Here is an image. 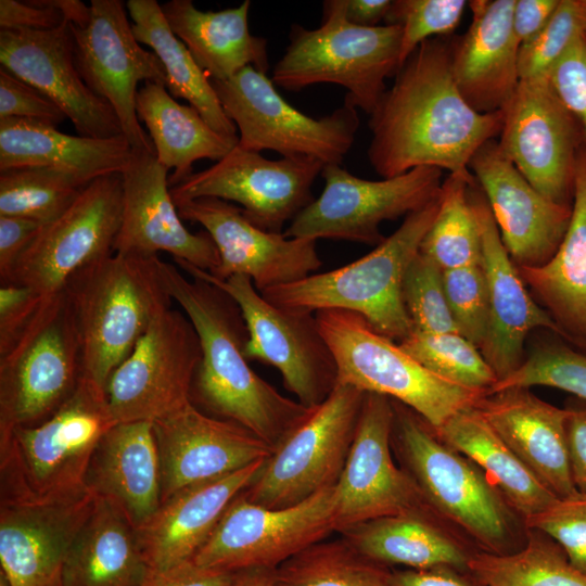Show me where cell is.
<instances>
[{
	"label": "cell",
	"instance_id": "6da1fadb",
	"mask_svg": "<svg viewBox=\"0 0 586 586\" xmlns=\"http://www.w3.org/2000/svg\"><path fill=\"white\" fill-rule=\"evenodd\" d=\"M502 123L504 111L483 114L467 103L451 75L450 42L431 38L404 62L370 114L368 160L382 178L422 166L467 173Z\"/></svg>",
	"mask_w": 586,
	"mask_h": 586
},
{
	"label": "cell",
	"instance_id": "7a4b0ae2",
	"mask_svg": "<svg viewBox=\"0 0 586 586\" xmlns=\"http://www.w3.org/2000/svg\"><path fill=\"white\" fill-rule=\"evenodd\" d=\"M169 295L193 324L201 345L191 400L213 417L234 422L272 447L308 412L283 396L249 365V334L240 307L225 291L205 280L187 278L162 260Z\"/></svg>",
	"mask_w": 586,
	"mask_h": 586
},
{
	"label": "cell",
	"instance_id": "3957f363",
	"mask_svg": "<svg viewBox=\"0 0 586 586\" xmlns=\"http://www.w3.org/2000/svg\"><path fill=\"white\" fill-rule=\"evenodd\" d=\"M393 406V451L425 504L480 550H519L526 540L525 522L483 470L412 409L395 400Z\"/></svg>",
	"mask_w": 586,
	"mask_h": 586
},
{
	"label": "cell",
	"instance_id": "277c9868",
	"mask_svg": "<svg viewBox=\"0 0 586 586\" xmlns=\"http://www.w3.org/2000/svg\"><path fill=\"white\" fill-rule=\"evenodd\" d=\"M117 422L106 391L80 379L43 422L0 432V502H47L85 493L92 455Z\"/></svg>",
	"mask_w": 586,
	"mask_h": 586
},
{
	"label": "cell",
	"instance_id": "5b68a950",
	"mask_svg": "<svg viewBox=\"0 0 586 586\" xmlns=\"http://www.w3.org/2000/svg\"><path fill=\"white\" fill-rule=\"evenodd\" d=\"M162 259L115 253L77 271L66 283L82 346L84 377L106 391L154 318L173 298Z\"/></svg>",
	"mask_w": 586,
	"mask_h": 586
},
{
	"label": "cell",
	"instance_id": "8992f818",
	"mask_svg": "<svg viewBox=\"0 0 586 586\" xmlns=\"http://www.w3.org/2000/svg\"><path fill=\"white\" fill-rule=\"evenodd\" d=\"M441 194V192H440ZM440 208V195L407 215L402 225L367 255L340 268L260 292L279 308L316 314L340 309L364 317L380 334L398 343L413 332L403 302L405 272Z\"/></svg>",
	"mask_w": 586,
	"mask_h": 586
},
{
	"label": "cell",
	"instance_id": "52a82bcc",
	"mask_svg": "<svg viewBox=\"0 0 586 586\" xmlns=\"http://www.w3.org/2000/svg\"><path fill=\"white\" fill-rule=\"evenodd\" d=\"M402 27H360L349 23L343 0H327L318 28L293 25L290 43L273 67L271 80L289 91L316 84L347 90L344 104L369 115L386 91L385 79L400 67Z\"/></svg>",
	"mask_w": 586,
	"mask_h": 586
},
{
	"label": "cell",
	"instance_id": "ba28073f",
	"mask_svg": "<svg viewBox=\"0 0 586 586\" xmlns=\"http://www.w3.org/2000/svg\"><path fill=\"white\" fill-rule=\"evenodd\" d=\"M315 316L335 360L339 383L398 402L434 430L485 395L431 372L356 313L329 309Z\"/></svg>",
	"mask_w": 586,
	"mask_h": 586
},
{
	"label": "cell",
	"instance_id": "9c48e42d",
	"mask_svg": "<svg viewBox=\"0 0 586 586\" xmlns=\"http://www.w3.org/2000/svg\"><path fill=\"white\" fill-rule=\"evenodd\" d=\"M84 374L76 314L65 289L38 310L0 355V432L43 422L73 394Z\"/></svg>",
	"mask_w": 586,
	"mask_h": 586
},
{
	"label": "cell",
	"instance_id": "30bf717a",
	"mask_svg": "<svg viewBox=\"0 0 586 586\" xmlns=\"http://www.w3.org/2000/svg\"><path fill=\"white\" fill-rule=\"evenodd\" d=\"M366 393L336 383L275 446L253 482L249 501L280 509L334 486L353 443Z\"/></svg>",
	"mask_w": 586,
	"mask_h": 586
},
{
	"label": "cell",
	"instance_id": "8fae6325",
	"mask_svg": "<svg viewBox=\"0 0 586 586\" xmlns=\"http://www.w3.org/2000/svg\"><path fill=\"white\" fill-rule=\"evenodd\" d=\"M227 117L240 131L238 145L282 157H311L341 165L359 127L357 109L343 104L330 115L314 118L290 105L271 78L247 66L226 80H212Z\"/></svg>",
	"mask_w": 586,
	"mask_h": 586
},
{
	"label": "cell",
	"instance_id": "7c38bea8",
	"mask_svg": "<svg viewBox=\"0 0 586 586\" xmlns=\"http://www.w3.org/2000/svg\"><path fill=\"white\" fill-rule=\"evenodd\" d=\"M175 262L190 277L217 285L238 304L249 334L244 346L247 360L275 367L285 388L306 408L318 406L329 396L337 383V369L315 314L277 307L247 277L218 280L186 262Z\"/></svg>",
	"mask_w": 586,
	"mask_h": 586
},
{
	"label": "cell",
	"instance_id": "4fadbf2b",
	"mask_svg": "<svg viewBox=\"0 0 586 586\" xmlns=\"http://www.w3.org/2000/svg\"><path fill=\"white\" fill-rule=\"evenodd\" d=\"M443 170L422 166L402 175L367 180L337 164L324 165L321 194L286 227L283 234L317 241L344 240L378 245L380 225L417 212L441 192Z\"/></svg>",
	"mask_w": 586,
	"mask_h": 586
},
{
	"label": "cell",
	"instance_id": "5bb4252c",
	"mask_svg": "<svg viewBox=\"0 0 586 586\" xmlns=\"http://www.w3.org/2000/svg\"><path fill=\"white\" fill-rule=\"evenodd\" d=\"M334 509L335 485L280 509L251 502L240 493L192 560L201 566L230 573L275 570L336 533Z\"/></svg>",
	"mask_w": 586,
	"mask_h": 586
},
{
	"label": "cell",
	"instance_id": "9a60e30c",
	"mask_svg": "<svg viewBox=\"0 0 586 586\" xmlns=\"http://www.w3.org/2000/svg\"><path fill=\"white\" fill-rule=\"evenodd\" d=\"M201 356L187 315L173 307L160 313L107 382L115 421L154 422L191 403Z\"/></svg>",
	"mask_w": 586,
	"mask_h": 586
},
{
	"label": "cell",
	"instance_id": "2e32d148",
	"mask_svg": "<svg viewBox=\"0 0 586 586\" xmlns=\"http://www.w3.org/2000/svg\"><path fill=\"white\" fill-rule=\"evenodd\" d=\"M126 9L120 0H91L89 20L68 23L74 62L87 87L113 107L131 149L155 151L137 116V86L166 87V73L158 56L136 39Z\"/></svg>",
	"mask_w": 586,
	"mask_h": 586
},
{
	"label": "cell",
	"instance_id": "e0dca14e",
	"mask_svg": "<svg viewBox=\"0 0 586 586\" xmlns=\"http://www.w3.org/2000/svg\"><path fill=\"white\" fill-rule=\"evenodd\" d=\"M122 215L120 173L95 178L60 217L40 227L8 283L42 296L62 291L77 271L113 254Z\"/></svg>",
	"mask_w": 586,
	"mask_h": 586
},
{
	"label": "cell",
	"instance_id": "ac0fdd59",
	"mask_svg": "<svg viewBox=\"0 0 586 586\" xmlns=\"http://www.w3.org/2000/svg\"><path fill=\"white\" fill-rule=\"evenodd\" d=\"M323 164L311 157L268 160L238 144L211 167L170 187L174 203L216 198L240 205L263 230L283 232L315 199L311 187Z\"/></svg>",
	"mask_w": 586,
	"mask_h": 586
},
{
	"label": "cell",
	"instance_id": "d6986e66",
	"mask_svg": "<svg viewBox=\"0 0 586 586\" xmlns=\"http://www.w3.org/2000/svg\"><path fill=\"white\" fill-rule=\"evenodd\" d=\"M578 130L576 119L557 97L547 76L520 79L504 109L498 144L538 192L570 205L579 154Z\"/></svg>",
	"mask_w": 586,
	"mask_h": 586
},
{
	"label": "cell",
	"instance_id": "ffe728a7",
	"mask_svg": "<svg viewBox=\"0 0 586 586\" xmlns=\"http://www.w3.org/2000/svg\"><path fill=\"white\" fill-rule=\"evenodd\" d=\"M393 400L366 393L355 436L335 484L336 533L382 517L429 507L393 457Z\"/></svg>",
	"mask_w": 586,
	"mask_h": 586
},
{
	"label": "cell",
	"instance_id": "44dd1931",
	"mask_svg": "<svg viewBox=\"0 0 586 586\" xmlns=\"http://www.w3.org/2000/svg\"><path fill=\"white\" fill-rule=\"evenodd\" d=\"M175 205L182 220L201 225L212 238L219 265L209 273L218 280L244 276L264 292L298 281L322 264L317 241L263 230L230 202L200 198Z\"/></svg>",
	"mask_w": 586,
	"mask_h": 586
},
{
	"label": "cell",
	"instance_id": "7402d4cb",
	"mask_svg": "<svg viewBox=\"0 0 586 586\" xmlns=\"http://www.w3.org/2000/svg\"><path fill=\"white\" fill-rule=\"evenodd\" d=\"M469 169L517 267H538L547 263L566 232L572 205L553 202L538 192L504 154L496 140L476 151Z\"/></svg>",
	"mask_w": 586,
	"mask_h": 586
},
{
	"label": "cell",
	"instance_id": "603a6c76",
	"mask_svg": "<svg viewBox=\"0 0 586 586\" xmlns=\"http://www.w3.org/2000/svg\"><path fill=\"white\" fill-rule=\"evenodd\" d=\"M168 173L155 151L132 150L120 173L123 215L114 252L142 256L166 252L175 260L213 272L219 265L216 246L206 231L193 233L183 226Z\"/></svg>",
	"mask_w": 586,
	"mask_h": 586
},
{
	"label": "cell",
	"instance_id": "cb8c5ba5",
	"mask_svg": "<svg viewBox=\"0 0 586 586\" xmlns=\"http://www.w3.org/2000/svg\"><path fill=\"white\" fill-rule=\"evenodd\" d=\"M152 423L160 458L161 502L187 486L267 459L273 449L247 429L207 415L192 402Z\"/></svg>",
	"mask_w": 586,
	"mask_h": 586
},
{
	"label": "cell",
	"instance_id": "d4e9b609",
	"mask_svg": "<svg viewBox=\"0 0 586 586\" xmlns=\"http://www.w3.org/2000/svg\"><path fill=\"white\" fill-rule=\"evenodd\" d=\"M0 64L53 101L79 136H124L113 107L87 87L76 68L68 22L51 30H0Z\"/></svg>",
	"mask_w": 586,
	"mask_h": 586
},
{
	"label": "cell",
	"instance_id": "484cf974",
	"mask_svg": "<svg viewBox=\"0 0 586 586\" xmlns=\"http://www.w3.org/2000/svg\"><path fill=\"white\" fill-rule=\"evenodd\" d=\"M469 198L480 226L482 267L489 301V328L481 352L499 381L523 362L524 343L533 330L543 328L562 334L551 316L530 294L476 180L470 187Z\"/></svg>",
	"mask_w": 586,
	"mask_h": 586
},
{
	"label": "cell",
	"instance_id": "4316f807",
	"mask_svg": "<svg viewBox=\"0 0 586 586\" xmlns=\"http://www.w3.org/2000/svg\"><path fill=\"white\" fill-rule=\"evenodd\" d=\"M90 492L47 502H0V564L10 586H61L68 550L92 513Z\"/></svg>",
	"mask_w": 586,
	"mask_h": 586
},
{
	"label": "cell",
	"instance_id": "83f0119b",
	"mask_svg": "<svg viewBox=\"0 0 586 586\" xmlns=\"http://www.w3.org/2000/svg\"><path fill=\"white\" fill-rule=\"evenodd\" d=\"M515 0H472L468 30L450 42L454 81L476 112L504 111L519 81L520 42L512 27Z\"/></svg>",
	"mask_w": 586,
	"mask_h": 586
},
{
	"label": "cell",
	"instance_id": "f1b7e54d",
	"mask_svg": "<svg viewBox=\"0 0 586 586\" xmlns=\"http://www.w3.org/2000/svg\"><path fill=\"white\" fill-rule=\"evenodd\" d=\"M475 408L531 473L557 498L577 493L566 444L568 409L512 387L482 396Z\"/></svg>",
	"mask_w": 586,
	"mask_h": 586
},
{
	"label": "cell",
	"instance_id": "f546056e",
	"mask_svg": "<svg viewBox=\"0 0 586 586\" xmlns=\"http://www.w3.org/2000/svg\"><path fill=\"white\" fill-rule=\"evenodd\" d=\"M265 460L187 486L161 502L157 510L135 528L149 568L164 569L192 559L230 502L256 477Z\"/></svg>",
	"mask_w": 586,
	"mask_h": 586
},
{
	"label": "cell",
	"instance_id": "4dcf8cb0",
	"mask_svg": "<svg viewBox=\"0 0 586 586\" xmlns=\"http://www.w3.org/2000/svg\"><path fill=\"white\" fill-rule=\"evenodd\" d=\"M86 487L120 512L135 527L161 505L160 458L153 423L118 422L99 442Z\"/></svg>",
	"mask_w": 586,
	"mask_h": 586
},
{
	"label": "cell",
	"instance_id": "1f68e13d",
	"mask_svg": "<svg viewBox=\"0 0 586 586\" xmlns=\"http://www.w3.org/2000/svg\"><path fill=\"white\" fill-rule=\"evenodd\" d=\"M339 534L369 559L390 568L469 571L472 556L480 550L430 507L369 520Z\"/></svg>",
	"mask_w": 586,
	"mask_h": 586
},
{
	"label": "cell",
	"instance_id": "d6a6232c",
	"mask_svg": "<svg viewBox=\"0 0 586 586\" xmlns=\"http://www.w3.org/2000/svg\"><path fill=\"white\" fill-rule=\"evenodd\" d=\"M518 269L562 336L586 346V151L577 157L572 216L555 255L542 266Z\"/></svg>",
	"mask_w": 586,
	"mask_h": 586
},
{
	"label": "cell",
	"instance_id": "836d02e7",
	"mask_svg": "<svg viewBox=\"0 0 586 586\" xmlns=\"http://www.w3.org/2000/svg\"><path fill=\"white\" fill-rule=\"evenodd\" d=\"M132 149L122 137L97 139L61 132L42 122L0 119V171L17 167H47L89 182L122 173Z\"/></svg>",
	"mask_w": 586,
	"mask_h": 586
},
{
	"label": "cell",
	"instance_id": "e575fe53",
	"mask_svg": "<svg viewBox=\"0 0 586 586\" xmlns=\"http://www.w3.org/2000/svg\"><path fill=\"white\" fill-rule=\"evenodd\" d=\"M250 0L220 11H201L191 0L161 5L171 31L211 80L229 79L247 66L267 73V39L250 33Z\"/></svg>",
	"mask_w": 586,
	"mask_h": 586
},
{
	"label": "cell",
	"instance_id": "d590c367",
	"mask_svg": "<svg viewBox=\"0 0 586 586\" xmlns=\"http://www.w3.org/2000/svg\"><path fill=\"white\" fill-rule=\"evenodd\" d=\"M138 119L143 122L160 164L168 170L169 187L193 173L194 162H218L238 143V136L215 131L191 105L178 103L166 87L146 81L136 97Z\"/></svg>",
	"mask_w": 586,
	"mask_h": 586
},
{
	"label": "cell",
	"instance_id": "8d00e7d4",
	"mask_svg": "<svg viewBox=\"0 0 586 586\" xmlns=\"http://www.w3.org/2000/svg\"><path fill=\"white\" fill-rule=\"evenodd\" d=\"M149 570L135 527L97 498L68 550L61 586H139Z\"/></svg>",
	"mask_w": 586,
	"mask_h": 586
},
{
	"label": "cell",
	"instance_id": "74e56055",
	"mask_svg": "<svg viewBox=\"0 0 586 586\" xmlns=\"http://www.w3.org/2000/svg\"><path fill=\"white\" fill-rule=\"evenodd\" d=\"M434 431L473 460L524 521L558 499L521 462L475 406L460 410Z\"/></svg>",
	"mask_w": 586,
	"mask_h": 586
},
{
	"label": "cell",
	"instance_id": "f35d334b",
	"mask_svg": "<svg viewBox=\"0 0 586 586\" xmlns=\"http://www.w3.org/2000/svg\"><path fill=\"white\" fill-rule=\"evenodd\" d=\"M136 39L152 49L166 73V89L174 99H184L217 132L237 136V126L224 112L207 74L186 44L171 31L156 0L126 2Z\"/></svg>",
	"mask_w": 586,
	"mask_h": 586
},
{
	"label": "cell",
	"instance_id": "ab89813d",
	"mask_svg": "<svg viewBox=\"0 0 586 586\" xmlns=\"http://www.w3.org/2000/svg\"><path fill=\"white\" fill-rule=\"evenodd\" d=\"M469 571L484 586H586V574L570 562L558 543L535 528H527L524 545L514 552L477 550Z\"/></svg>",
	"mask_w": 586,
	"mask_h": 586
},
{
	"label": "cell",
	"instance_id": "60d3db41",
	"mask_svg": "<svg viewBox=\"0 0 586 586\" xmlns=\"http://www.w3.org/2000/svg\"><path fill=\"white\" fill-rule=\"evenodd\" d=\"M273 586H396L394 570L340 536L318 542L273 571Z\"/></svg>",
	"mask_w": 586,
	"mask_h": 586
},
{
	"label": "cell",
	"instance_id": "b9f144b4",
	"mask_svg": "<svg viewBox=\"0 0 586 586\" xmlns=\"http://www.w3.org/2000/svg\"><path fill=\"white\" fill-rule=\"evenodd\" d=\"M474 182L471 170L443 180L437 215L420 246L443 270L482 264L481 231L469 198Z\"/></svg>",
	"mask_w": 586,
	"mask_h": 586
},
{
	"label": "cell",
	"instance_id": "7bdbcfd3",
	"mask_svg": "<svg viewBox=\"0 0 586 586\" xmlns=\"http://www.w3.org/2000/svg\"><path fill=\"white\" fill-rule=\"evenodd\" d=\"M89 183L71 173L47 167L0 171V216L49 224L60 217Z\"/></svg>",
	"mask_w": 586,
	"mask_h": 586
},
{
	"label": "cell",
	"instance_id": "ee69618b",
	"mask_svg": "<svg viewBox=\"0 0 586 586\" xmlns=\"http://www.w3.org/2000/svg\"><path fill=\"white\" fill-rule=\"evenodd\" d=\"M399 345L428 370L457 385L486 394L497 382L480 348L458 332L413 331Z\"/></svg>",
	"mask_w": 586,
	"mask_h": 586
},
{
	"label": "cell",
	"instance_id": "f6af8a7d",
	"mask_svg": "<svg viewBox=\"0 0 586 586\" xmlns=\"http://www.w3.org/2000/svg\"><path fill=\"white\" fill-rule=\"evenodd\" d=\"M533 386L559 388L586 402V354L557 342L539 344L514 372L497 381L486 394Z\"/></svg>",
	"mask_w": 586,
	"mask_h": 586
},
{
	"label": "cell",
	"instance_id": "bcb514c9",
	"mask_svg": "<svg viewBox=\"0 0 586 586\" xmlns=\"http://www.w3.org/2000/svg\"><path fill=\"white\" fill-rule=\"evenodd\" d=\"M443 273V269L420 251L405 272L403 302L416 332H458L448 307Z\"/></svg>",
	"mask_w": 586,
	"mask_h": 586
},
{
	"label": "cell",
	"instance_id": "7dc6e473",
	"mask_svg": "<svg viewBox=\"0 0 586 586\" xmlns=\"http://www.w3.org/2000/svg\"><path fill=\"white\" fill-rule=\"evenodd\" d=\"M467 5L464 0L392 1L384 24L402 27L400 66L423 41L454 33Z\"/></svg>",
	"mask_w": 586,
	"mask_h": 586
},
{
	"label": "cell",
	"instance_id": "c3c4849f",
	"mask_svg": "<svg viewBox=\"0 0 586 586\" xmlns=\"http://www.w3.org/2000/svg\"><path fill=\"white\" fill-rule=\"evenodd\" d=\"M583 31L579 0H559L547 24L520 46V79L545 77Z\"/></svg>",
	"mask_w": 586,
	"mask_h": 586
},
{
	"label": "cell",
	"instance_id": "681fc988",
	"mask_svg": "<svg viewBox=\"0 0 586 586\" xmlns=\"http://www.w3.org/2000/svg\"><path fill=\"white\" fill-rule=\"evenodd\" d=\"M445 294L459 334L482 348L489 328V301L481 265L443 270Z\"/></svg>",
	"mask_w": 586,
	"mask_h": 586
},
{
	"label": "cell",
	"instance_id": "f907efd6",
	"mask_svg": "<svg viewBox=\"0 0 586 586\" xmlns=\"http://www.w3.org/2000/svg\"><path fill=\"white\" fill-rule=\"evenodd\" d=\"M524 522L527 528L538 530L558 543L570 562L586 574V494L558 498Z\"/></svg>",
	"mask_w": 586,
	"mask_h": 586
},
{
	"label": "cell",
	"instance_id": "816d5d0a",
	"mask_svg": "<svg viewBox=\"0 0 586 586\" xmlns=\"http://www.w3.org/2000/svg\"><path fill=\"white\" fill-rule=\"evenodd\" d=\"M562 104L576 119L586 141V35L571 43L547 75Z\"/></svg>",
	"mask_w": 586,
	"mask_h": 586
},
{
	"label": "cell",
	"instance_id": "f5cc1de1",
	"mask_svg": "<svg viewBox=\"0 0 586 586\" xmlns=\"http://www.w3.org/2000/svg\"><path fill=\"white\" fill-rule=\"evenodd\" d=\"M10 117L54 126L67 118L42 92L0 66V119Z\"/></svg>",
	"mask_w": 586,
	"mask_h": 586
},
{
	"label": "cell",
	"instance_id": "db71d44e",
	"mask_svg": "<svg viewBox=\"0 0 586 586\" xmlns=\"http://www.w3.org/2000/svg\"><path fill=\"white\" fill-rule=\"evenodd\" d=\"M44 296L26 285L0 286V355L16 341L38 310Z\"/></svg>",
	"mask_w": 586,
	"mask_h": 586
},
{
	"label": "cell",
	"instance_id": "11a10c76",
	"mask_svg": "<svg viewBox=\"0 0 586 586\" xmlns=\"http://www.w3.org/2000/svg\"><path fill=\"white\" fill-rule=\"evenodd\" d=\"M65 22L63 13L49 0L0 1V30H51Z\"/></svg>",
	"mask_w": 586,
	"mask_h": 586
},
{
	"label": "cell",
	"instance_id": "9f6ffc18",
	"mask_svg": "<svg viewBox=\"0 0 586 586\" xmlns=\"http://www.w3.org/2000/svg\"><path fill=\"white\" fill-rule=\"evenodd\" d=\"M235 573L207 569L192 559L164 569H151L139 586H230Z\"/></svg>",
	"mask_w": 586,
	"mask_h": 586
},
{
	"label": "cell",
	"instance_id": "6f0895ef",
	"mask_svg": "<svg viewBox=\"0 0 586 586\" xmlns=\"http://www.w3.org/2000/svg\"><path fill=\"white\" fill-rule=\"evenodd\" d=\"M42 225L27 218L0 216V281L8 283L22 254Z\"/></svg>",
	"mask_w": 586,
	"mask_h": 586
},
{
	"label": "cell",
	"instance_id": "680465c9",
	"mask_svg": "<svg viewBox=\"0 0 586 586\" xmlns=\"http://www.w3.org/2000/svg\"><path fill=\"white\" fill-rule=\"evenodd\" d=\"M568 409L566 444L571 476L577 492L586 494V402Z\"/></svg>",
	"mask_w": 586,
	"mask_h": 586
},
{
	"label": "cell",
	"instance_id": "91938a15",
	"mask_svg": "<svg viewBox=\"0 0 586 586\" xmlns=\"http://www.w3.org/2000/svg\"><path fill=\"white\" fill-rule=\"evenodd\" d=\"M396 586H484L470 571L451 566L394 570Z\"/></svg>",
	"mask_w": 586,
	"mask_h": 586
},
{
	"label": "cell",
	"instance_id": "94428289",
	"mask_svg": "<svg viewBox=\"0 0 586 586\" xmlns=\"http://www.w3.org/2000/svg\"><path fill=\"white\" fill-rule=\"evenodd\" d=\"M559 0H515L512 11L514 35L523 44L547 24Z\"/></svg>",
	"mask_w": 586,
	"mask_h": 586
},
{
	"label": "cell",
	"instance_id": "6125c7cd",
	"mask_svg": "<svg viewBox=\"0 0 586 586\" xmlns=\"http://www.w3.org/2000/svg\"><path fill=\"white\" fill-rule=\"evenodd\" d=\"M346 20L360 27L380 26L390 12L391 0H343Z\"/></svg>",
	"mask_w": 586,
	"mask_h": 586
},
{
	"label": "cell",
	"instance_id": "be15d7a7",
	"mask_svg": "<svg viewBox=\"0 0 586 586\" xmlns=\"http://www.w3.org/2000/svg\"><path fill=\"white\" fill-rule=\"evenodd\" d=\"M273 571L252 569L237 572L230 586H273Z\"/></svg>",
	"mask_w": 586,
	"mask_h": 586
},
{
	"label": "cell",
	"instance_id": "e7e4bbea",
	"mask_svg": "<svg viewBox=\"0 0 586 586\" xmlns=\"http://www.w3.org/2000/svg\"><path fill=\"white\" fill-rule=\"evenodd\" d=\"M583 30L586 35V0H579Z\"/></svg>",
	"mask_w": 586,
	"mask_h": 586
},
{
	"label": "cell",
	"instance_id": "03108f58",
	"mask_svg": "<svg viewBox=\"0 0 586 586\" xmlns=\"http://www.w3.org/2000/svg\"><path fill=\"white\" fill-rule=\"evenodd\" d=\"M0 586H10L5 575L3 574L1 570H0Z\"/></svg>",
	"mask_w": 586,
	"mask_h": 586
}]
</instances>
